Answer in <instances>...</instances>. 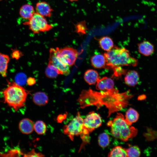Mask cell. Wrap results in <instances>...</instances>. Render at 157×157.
Returning a JSON list of instances; mask_svg holds the SVG:
<instances>
[{"instance_id": "obj_1", "label": "cell", "mask_w": 157, "mask_h": 157, "mask_svg": "<svg viewBox=\"0 0 157 157\" xmlns=\"http://www.w3.org/2000/svg\"><path fill=\"white\" fill-rule=\"evenodd\" d=\"M133 96L129 90L120 93L117 89L113 88L105 92H98L90 88L81 91L77 101L82 108L93 105L98 109L105 106L108 110V117L112 113L126 107Z\"/></svg>"}, {"instance_id": "obj_2", "label": "cell", "mask_w": 157, "mask_h": 157, "mask_svg": "<svg viewBox=\"0 0 157 157\" xmlns=\"http://www.w3.org/2000/svg\"><path fill=\"white\" fill-rule=\"evenodd\" d=\"M7 87L2 92L4 103L15 111L24 106L28 93L22 86L14 81H8Z\"/></svg>"}, {"instance_id": "obj_3", "label": "cell", "mask_w": 157, "mask_h": 157, "mask_svg": "<svg viewBox=\"0 0 157 157\" xmlns=\"http://www.w3.org/2000/svg\"><path fill=\"white\" fill-rule=\"evenodd\" d=\"M107 124L110 127L113 136L123 141L135 137L138 133L137 129L128 124L124 115L120 113H117L113 119L109 121Z\"/></svg>"}, {"instance_id": "obj_4", "label": "cell", "mask_w": 157, "mask_h": 157, "mask_svg": "<svg viewBox=\"0 0 157 157\" xmlns=\"http://www.w3.org/2000/svg\"><path fill=\"white\" fill-rule=\"evenodd\" d=\"M104 55L106 59V65L112 69L122 66H135L138 64L137 60L131 57L129 51L125 48L115 47Z\"/></svg>"}, {"instance_id": "obj_5", "label": "cell", "mask_w": 157, "mask_h": 157, "mask_svg": "<svg viewBox=\"0 0 157 157\" xmlns=\"http://www.w3.org/2000/svg\"><path fill=\"white\" fill-rule=\"evenodd\" d=\"M30 29L34 33L49 31L53 26L49 24L44 17L35 13L33 16L26 23Z\"/></svg>"}, {"instance_id": "obj_6", "label": "cell", "mask_w": 157, "mask_h": 157, "mask_svg": "<svg viewBox=\"0 0 157 157\" xmlns=\"http://www.w3.org/2000/svg\"><path fill=\"white\" fill-rule=\"evenodd\" d=\"M83 126V119L79 112L67 125L63 128L64 133L68 135L69 138L73 140L74 136L80 135L81 133Z\"/></svg>"}, {"instance_id": "obj_7", "label": "cell", "mask_w": 157, "mask_h": 157, "mask_svg": "<svg viewBox=\"0 0 157 157\" xmlns=\"http://www.w3.org/2000/svg\"><path fill=\"white\" fill-rule=\"evenodd\" d=\"M102 121L100 115L94 111L89 113L85 118L83 119V132L89 134L95 129L101 125Z\"/></svg>"}, {"instance_id": "obj_8", "label": "cell", "mask_w": 157, "mask_h": 157, "mask_svg": "<svg viewBox=\"0 0 157 157\" xmlns=\"http://www.w3.org/2000/svg\"><path fill=\"white\" fill-rule=\"evenodd\" d=\"M58 47L51 48L49 50V56L48 64L56 67L60 74L67 75L70 72V66L63 63L58 55Z\"/></svg>"}, {"instance_id": "obj_9", "label": "cell", "mask_w": 157, "mask_h": 157, "mask_svg": "<svg viewBox=\"0 0 157 157\" xmlns=\"http://www.w3.org/2000/svg\"><path fill=\"white\" fill-rule=\"evenodd\" d=\"M58 55L63 63L71 66L75 63L78 54L75 49L67 47L61 49L58 48Z\"/></svg>"}, {"instance_id": "obj_10", "label": "cell", "mask_w": 157, "mask_h": 157, "mask_svg": "<svg viewBox=\"0 0 157 157\" xmlns=\"http://www.w3.org/2000/svg\"><path fill=\"white\" fill-rule=\"evenodd\" d=\"M36 13L45 17H51L53 9L48 3L45 1L38 2L36 5Z\"/></svg>"}, {"instance_id": "obj_11", "label": "cell", "mask_w": 157, "mask_h": 157, "mask_svg": "<svg viewBox=\"0 0 157 157\" xmlns=\"http://www.w3.org/2000/svg\"><path fill=\"white\" fill-rule=\"evenodd\" d=\"M138 47L139 53L144 56H149L154 53V45L149 41H143L138 44Z\"/></svg>"}, {"instance_id": "obj_12", "label": "cell", "mask_w": 157, "mask_h": 157, "mask_svg": "<svg viewBox=\"0 0 157 157\" xmlns=\"http://www.w3.org/2000/svg\"><path fill=\"white\" fill-rule=\"evenodd\" d=\"M114 82L110 78L104 77L98 80L96 85V88L98 90H109L114 88Z\"/></svg>"}, {"instance_id": "obj_13", "label": "cell", "mask_w": 157, "mask_h": 157, "mask_svg": "<svg viewBox=\"0 0 157 157\" xmlns=\"http://www.w3.org/2000/svg\"><path fill=\"white\" fill-rule=\"evenodd\" d=\"M19 128L22 133L29 134L34 130V124L30 119L25 118L20 121L19 124Z\"/></svg>"}, {"instance_id": "obj_14", "label": "cell", "mask_w": 157, "mask_h": 157, "mask_svg": "<svg viewBox=\"0 0 157 157\" xmlns=\"http://www.w3.org/2000/svg\"><path fill=\"white\" fill-rule=\"evenodd\" d=\"M139 79V75L137 72L135 70H130L126 73L124 77V81L126 85L134 86L138 84Z\"/></svg>"}, {"instance_id": "obj_15", "label": "cell", "mask_w": 157, "mask_h": 157, "mask_svg": "<svg viewBox=\"0 0 157 157\" xmlns=\"http://www.w3.org/2000/svg\"><path fill=\"white\" fill-rule=\"evenodd\" d=\"M10 60L8 55L0 52V75L3 77L7 76L8 65Z\"/></svg>"}, {"instance_id": "obj_16", "label": "cell", "mask_w": 157, "mask_h": 157, "mask_svg": "<svg viewBox=\"0 0 157 157\" xmlns=\"http://www.w3.org/2000/svg\"><path fill=\"white\" fill-rule=\"evenodd\" d=\"M92 65L95 68H101L105 67L106 61L104 55L97 54L92 57L91 59Z\"/></svg>"}, {"instance_id": "obj_17", "label": "cell", "mask_w": 157, "mask_h": 157, "mask_svg": "<svg viewBox=\"0 0 157 157\" xmlns=\"http://www.w3.org/2000/svg\"><path fill=\"white\" fill-rule=\"evenodd\" d=\"M84 78L85 81L90 85L95 84L99 78L97 72L92 69H88L85 72Z\"/></svg>"}, {"instance_id": "obj_18", "label": "cell", "mask_w": 157, "mask_h": 157, "mask_svg": "<svg viewBox=\"0 0 157 157\" xmlns=\"http://www.w3.org/2000/svg\"><path fill=\"white\" fill-rule=\"evenodd\" d=\"M35 13L33 6L28 4L22 6L19 10V14L21 17L24 19L28 20L33 16Z\"/></svg>"}, {"instance_id": "obj_19", "label": "cell", "mask_w": 157, "mask_h": 157, "mask_svg": "<svg viewBox=\"0 0 157 157\" xmlns=\"http://www.w3.org/2000/svg\"><path fill=\"white\" fill-rule=\"evenodd\" d=\"M139 117L138 112L134 109L130 108L126 112L125 120L127 123L131 126L132 124L137 122Z\"/></svg>"}, {"instance_id": "obj_20", "label": "cell", "mask_w": 157, "mask_h": 157, "mask_svg": "<svg viewBox=\"0 0 157 157\" xmlns=\"http://www.w3.org/2000/svg\"><path fill=\"white\" fill-rule=\"evenodd\" d=\"M33 100L34 103L37 105L44 106L48 102V98L45 93L39 92H36L33 95Z\"/></svg>"}, {"instance_id": "obj_21", "label": "cell", "mask_w": 157, "mask_h": 157, "mask_svg": "<svg viewBox=\"0 0 157 157\" xmlns=\"http://www.w3.org/2000/svg\"><path fill=\"white\" fill-rule=\"evenodd\" d=\"M100 47L104 50L108 51L113 47L114 43L112 39L108 36H103L99 40Z\"/></svg>"}, {"instance_id": "obj_22", "label": "cell", "mask_w": 157, "mask_h": 157, "mask_svg": "<svg viewBox=\"0 0 157 157\" xmlns=\"http://www.w3.org/2000/svg\"><path fill=\"white\" fill-rule=\"evenodd\" d=\"M108 156L126 157L127 154L126 149L120 146L114 147L108 154Z\"/></svg>"}, {"instance_id": "obj_23", "label": "cell", "mask_w": 157, "mask_h": 157, "mask_svg": "<svg viewBox=\"0 0 157 157\" xmlns=\"http://www.w3.org/2000/svg\"><path fill=\"white\" fill-rule=\"evenodd\" d=\"M45 74L47 77L50 78H55L60 74L59 71L56 67L49 64L45 69Z\"/></svg>"}, {"instance_id": "obj_24", "label": "cell", "mask_w": 157, "mask_h": 157, "mask_svg": "<svg viewBox=\"0 0 157 157\" xmlns=\"http://www.w3.org/2000/svg\"><path fill=\"white\" fill-rule=\"evenodd\" d=\"M110 137L106 133H103L100 134L98 138L99 145L102 148H105L110 144Z\"/></svg>"}, {"instance_id": "obj_25", "label": "cell", "mask_w": 157, "mask_h": 157, "mask_svg": "<svg viewBox=\"0 0 157 157\" xmlns=\"http://www.w3.org/2000/svg\"><path fill=\"white\" fill-rule=\"evenodd\" d=\"M46 126L45 123L42 121H37L34 124V130L38 134L42 135L46 132Z\"/></svg>"}, {"instance_id": "obj_26", "label": "cell", "mask_w": 157, "mask_h": 157, "mask_svg": "<svg viewBox=\"0 0 157 157\" xmlns=\"http://www.w3.org/2000/svg\"><path fill=\"white\" fill-rule=\"evenodd\" d=\"M126 150L127 157H139L141 154L140 149L139 147L136 145L131 146Z\"/></svg>"}, {"instance_id": "obj_27", "label": "cell", "mask_w": 157, "mask_h": 157, "mask_svg": "<svg viewBox=\"0 0 157 157\" xmlns=\"http://www.w3.org/2000/svg\"><path fill=\"white\" fill-rule=\"evenodd\" d=\"M113 69L114 72V75L116 76H121L125 73L126 72V70L122 68L121 67H116Z\"/></svg>"}, {"instance_id": "obj_28", "label": "cell", "mask_w": 157, "mask_h": 157, "mask_svg": "<svg viewBox=\"0 0 157 157\" xmlns=\"http://www.w3.org/2000/svg\"><path fill=\"white\" fill-rule=\"evenodd\" d=\"M26 155L27 156L43 157L44 156V155L41 153H37L33 149Z\"/></svg>"}, {"instance_id": "obj_29", "label": "cell", "mask_w": 157, "mask_h": 157, "mask_svg": "<svg viewBox=\"0 0 157 157\" xmlns=\"http://www.w3.org/2000/svg\"><path fill=\"white\" fill-rule=\"evenodd\" d=\"M26 82L30 86L34 85L36 82L35 79L31 77L28 78L26 80Z\"/></svg>"}, {"instance_id": "obj_30", "label": "cell", "mask_w": 157, "mask_h": 157, "mask_svg": "<svg viewBox=\"0 0 157 157\" xmlns=\"http://www.w3.org/2000/svg\"><path fill=\"white\" fill-rule=\"evenodd\" d=\"M20 54L18 50H14L12 54V57L16 59H18L20 57Z\"/></svg>"}, {"instance_id": "obj_31", "label": "cell", "mask_w": 157, "mask_h": 157, "mask_svg": "<svg viewBox=\"0 0 157 157\" xmlns=\"http://www.w3.org/2000/svg\"><path fill=\"white\" fill-rule=\"evenodd\" d=\"M69 0L70 1L73 2V1H78V0Z\"/></svg>"}]
</instances>
